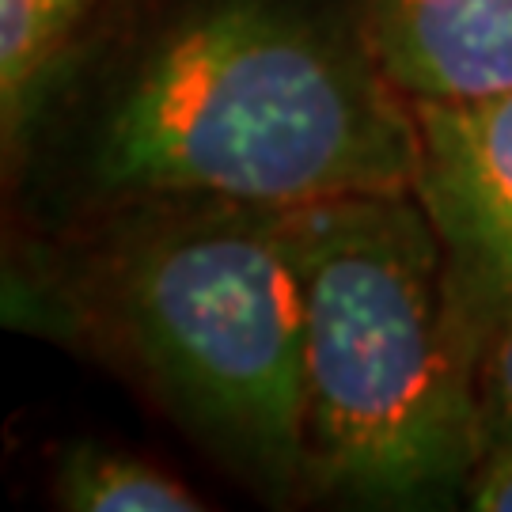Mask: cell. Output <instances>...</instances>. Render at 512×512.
<instances>
[{"label": "cell", "mask_w": 512, "mask_h": 512, "mask_svg": "<svg viewBox=\"0 0 512 512\" xmlns=\"http://www.w3.org/2000/svg\"><path fill=\"white\" fill-rule=\"evenodd\" d=\"M308 475L414 501L471 475L482 433L471 319L414 190L296 209Z\"/></svg>", "instance_id": "7a4b0ae2"}, {"label": "cell", "mask_w": 512, "mask_h": 512, "mask_svg": "<svg viewBox=\"0 0 512 512\" xmlns=\"http://www.w3.org/2000/svg\"><path fill=\"white\" fill-rule=\"evenodd\" d=\"M471 319V361H475V403L482 448L512 440V300L467 311Z\"/></svg>", "instance_id": "ba28073f"}, {"label": "cell", "mask_w": 512, "mask_h": 512, "mask_svg": "<svg viewBox=\"0 0 512 512\" xmlns=\"http://www.w3.org/2000/svg\"><path fill=\"white\" fill-rule=\"evenodd\" d=\"M418 194L448 251L463 308L512 300V92L467 107H410Z\"/></svg>", "instance_id": "277c9868"}, {"label": "cell", "mask_w": 512, "mask_h": 512, "mask_svg": "<svg viewBox=\"0 0 512 512\" xmlns=\"http://www.w3.org/2000/svg\"><path fill=\"white\" fill-rule=\"evenodd\" d=\"M95 164L129 194L308 209L414 190L418 129L365 46L274 4L228 0L141 61Z\"/></svg>", "instance_id": "6da1fadb"}, {"label": "cell", "mask_w": 512, "mask_h": 512, "mask_svg": "<svg viewBox=\"0 0 512 512\" xmlns=\"http://www.w3.org/2000/svg\"><path fill=\"white\" fill-rule=\"evenodd\" d=\"M361 38L410 107L512 92V0H365Z\"/></svg>", "instance_id": "5b68a950"}, {"label": "cell", "mask_w": 512, "mask_h": 512, "mask_svg": "<svg viewBox=\"0 0 512 512\" xmlns=\"http://www.w3.org/2000/svg\"><path fill=\"white\" fill-rule=\"evenodd\" d=\"M57 497L76 512H198L202 497L183 478L126 452L80 448L57 475Z\"/></svg>", "instance_id": "52a82bcc"}, {"label": "cell", "mask_w": 512, "mask_h": 512, "mask_svg": "<svg viewBox=\"0 0 512 512\" xmlns=\"http://www.w3.org/2000/svg\"><path fill=\"white\" fill-rule=\"evenodd\" d=\"M95 0H0V118L16 137Z\"/></svg>", "instance_id": "8992f818"}, {"label": "cell", "mask_w": 512, "mask_h": 512, "mask_svg": "<svg viewBox=\"0 0 512 512\" xmlns=\"http://www.w3.org/2000/svg\"><path fill=\"white\" fill-rule=\"evenodd\" d=\"M467 501L478 512H512V440H494L478 452L467 475Z\"/></svg>", "instance_id": "9c48e42d"}, {"label": "cell", "mask_w": 512, "mask_h": 512, "mask_svg": "<svg viewBox=\"0 0 512 512\" xmlns=\"http://www.w3.org/2000/svg\"><path fill=\"white\" fill-rule=\"evenodd\" d=\"M110 315L194 425L262 475H308L296 209L183 202L114 258Z\"/></svg>", "instance_id": "3957f363"}]
</instances>
